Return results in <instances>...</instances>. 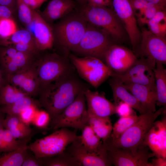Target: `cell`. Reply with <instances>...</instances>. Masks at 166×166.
<instances>
[{"mask_svg":"<svg viewBox=\"0 0 166 166\" xmlns=\"http://www.w3.org/2000/svg\"><path fill=\"white\" fill-rule=\"evenodd\" d=\"M87 88L74 71L41 86L38 93L39 102L49 113L51 120L60 114L81 91Z\"/></svg>","mask_w":166,"mask_h":166,"instance_id":"obj_1","label":"cell"},{"mask_svg":"<svg viewBox=\"0 0 166 166\" xmlns=\"http://www.w3.org/2000/svg\"><path fill=\"white\" fill-rule=\"evenodd\" d=\"M88 22L76 8L51 25L56 45L61 54L69 57L80 43Z\"/></svg>","mask_w":166,"mask_h":166,"instance_id":"obj_2","label":"cell"},{"mask_svg":"<svg viewBox=\"0 0 166 166\" xmlns=\"http://www.w3.org/2000/svg\"><path fill=\"white\" fill-rule=\"evenodd\" d=\"M76 9L89 23L102 29L120 45L129 41L123 23L113 8L104 6H92L87 4L78 5Z\"/></svg>","mask_w":166,"mask_h":166,"instance_id":"obj_3","label":"cell"},{"mask_svg":"<svg viewBox=\"0 0 166 166\" xmlns=\"http://www.w3.org/2000/svg\"><path fill=\"white\" fill-rule=\"evenodd\" d=\"M165 112L166 110L162 107L154 113L140 114L136 121L119 138L114 141L105 142L115 147L137 151L155 120Z\"/></svg>","mask_w":166,"mask_h":166,"instance_id":"obj_4","label":"cell"},{"mask_svg":"<svg viewBox=\"0 0 166 166\" xmlns=\"http://www.w3.org/2000/svg\"><path fill=\"white\" fill-rule=\"evenodd\" d=\"M78 136L76 131H71L66 128H62L49 135L36 140L28 146V148L37 158L51 157L65 151Z\"/></svg>","mask_w":166,"mask_h":166,"instance_id":"obj_5","label":"cell"},{"mask_svg":"<svg viewBox=\"0 0 166 166\" xmlns=\"http://www.w3.org/2000/svg\"><path fill=\"white\" fill-rule=\"evenodd\" d=\"M115 44L106 31L88 22L80 43L73 52L82 57H95L104 62L105 52L110 46Z\"/></svg>","mask_w":166,"mask_h":166,"instance_id":"obj_6","label":"cell"},{"mask_svg":"<svg viewBox=\"0 0 166 166\" xmlns=\"http://www.w3.org/2000/svg\"><path fill=\"white\" fill-rule=\"evenodd\" d=\"M34 65L40 88L74 71L69 57L56 53L45 55Z\"/></svg>","mask_w":166,"mask_h":166,"instance_id":"obj_7","label":"cell"},{"mask_svg":"<svg viewBox=\"0 0 166 166\" xmlns=\"http://www.w3.org/2000/svg\"><path fill=\"white\" fill-rule=\"evenodd\" d=\"M69 57L80 77L95 88L112 77L113 73L103 61L97 58L80 57L71 53Z\"/></svg>","mask_w":166,"mask_h":166,"instance_id":"obj_8","label":"cell"},{"mask_svg":"<svg viewBox=\"0 0 166 166\" xmlns=\"http://www.w3.org/2000/svg\"><path fill=\"white\" fill-rule=\"evenodd\" d=\"M85 90L81 91L60 114L51 120L50 128L57 130L62 128L70 127L81 129L88 124Z\"/></svg>","mask_w":166,"mask_h":166,"instance_id":"obj_9","label":"cell"},{"mask_svg":"<svg viewBox=\"0 0 166 166\" xmlns=\"http://www.w3.org/2000/svg\"><path fill=\"white\" fill-rule=\"evenodd\" d=\"M108 159L115 166H150L148 160L153 157V153L143 142L136 151L113 147L103 142Z\"/></svg>","mask_w":166,"mask_h":166,"instance_id":"obj_10","label":"cell"},{"mask_svg":"<svg viewBox=\"0 0 166 166\" xmlns=\"http://www.w3.org/2000/svg\"><path fill=\"white\" fill-rule=\"evenodd\" d=\"M156 65L154 61L140 57L126 72L121 74L113 73L112 77H117L124 83L136 84L156 89L154 72Z\"/></svg>","mask_w":166,"mask_h":166,"instance_id":"obj_11","label":"cell"},{"mask_svg":"<svg viewBox=\"0 0 166 166\" xmlns=\"http://www.w3.org/2000/svg\"><path fill=\"white\" fill-rule=\"evenodd\" d=\"M140 41L133 51L138 58L143 57L163 65L166 64V39L158 36L148 29L141 30Z\"/></svg>","mask_w":166,"mask_h":166,"instance_id":"obj_12","label":"cell"},{"mask_svg":"<svg viewBox=\"0 0 166 166\" xmlns=\"http://www.w3.org/2000/svg\"><path fill=\"white\" fill-rule=\"evenodd\" d=\"M113 8L124 24L133 51L141 39V31L128 0H112Z\"/></svg>","mask_w":166,"mask_h":166,"instance_id":"obj_13","label":"cell"},{"mask_svg":"<svg viewBox=\"0 0 166 166\" xmlns=\"http://www.w3.org/2000/svg\"><path fill=\"white\" fill-rule=\"evenodd\" d=\"M26 26L38 50H45L53 47L54 39L51 25L44 19L40 14L33 10L32 20Z\"/></svg>","mask_w":166,"mask_h":166,"instance_id":"obj_14","label":"cell"},{"mask_svg":"<svg viewBox=\"0 0 166 166\" xmlns=\"http://www.w3.org/2000/svg\"><path fill=\"white\" fill-rule=\"evenodd\" d=\"M137 58L133 51L115 44L110 46L105 52L104 62L114 73L121 74L127 70Z\"/></svg>","mask_w":166,"mask_h":166,"instance_id":"obj_15","label":"cell"},{"mask_svg":"<svg viewBox=\"0 0 166 166\" xmlns=\"http://www.w3.org/2000/svg\"><path fill=\"white\" fill-rule=\"evenodd\" d=\"M78 136L77 139L67 146L65 150L81 166L112 165L108 159L106 151L104 146V148L99 152L90 151L82 144Z\"/></svg>","mask_w":166,"mask_h":166,"instance_id":"obj_16","label":"cell"},{"mask_svg":"<svg viewBox=\"0 0 166 166\" xmlns=\"http://www.w3.org/2000/svg\"><path fill=\"white\" fill-rule=\"evenodd\" d=\"M143 142L156 157L166 158V117L155 121L148 132Z\"/></svg>","mask_w":166,"mask_h":166,"instance_id":"obj_17","label":"cell"},{"mask_svg":"<svg viewBox=\"0 0 166 166\" xmlns=\"http://www.w3.org/2000/svg\"><path fill=\"white\" fill-rule=\"evenodd\" d=\"M88 113L102 117H110L116 113L115 105L108 100L105 95L88 88L84 91Z\"/></svg>","mask_w":166,"mask_h":166,"instance_id":"obj_18","label":"cell"},{"mask_svg":"<svg viewBox=\"0 0 166 166\" xmlns=\"http://www.w3.org/2000/svg\"><path fill=\"white\" fill-rule=\"evenodd\" d=\"M124 84L139 102L144 113H154L156 111L157 94L156 88L136 84Z\"/></svg>","mask_w":166,"mask_h":166,"instance_id":"obj_19","label":"cell"},{"mask_svg":"<svg viewBox=\"0 0 166 166\" xmlns=\"http://www.w3.org/2000/svg\"><path fill=\"white\" fill-rule=\"evenodd\" d=\"M78 5L73 0H51L40 14L51 25L54 21L65 16L76 9Z\"/></svg>","mask_w":166,"mask_h":166,"instance_id":"obj_20","label":"cell"},{"mask_svg":"<svg viewBox=\"0 0 166 166\" xmlns=\"http://www.w3.org/2000/svg\"><path fill=\"white\" fill-rule=\"evenodd\" d=\"M108 82L113 92L114 105L123 101L138 111L140 114L144 113L139 102L121 81L116 77H111Z\"/></svg>","mask_w":166,"mask_h":166,"instance_id":"obj_21","label":"cell"},{"mask_svg":"<svg viewBox=\"0 0 166 166\" xmlns=\"http://www.w3.org/2000/svg\"><path fill=\"white\" fill-rule=\"evenodd\" d=\"M88 124L91 127L103 142H106L110 137L113 129L110 117H98L88 113Z\"/></svg>","mask_w":166,"mask_h":166,"instance_id":"obj_22","label":"cell"},{"mask_svg":"<svg viewBox=\"0 0 166 166\" xmlns=\"http://www.w3.org/2000/svg\"><path fill=\"white\" fill-rule=\"evenodd\" d=\"M163 64L156 63L154 69L157 94L156 105L163 107L166 110V70Z\"/></svg>","mask_w":166,"mask_h":166,"instance_id":"obj_23","label":"cell"},{"mask_svg":"<svg viewBox=\"0 0 166 166\" xmlns=\"http://www.w3.org/2000/svg\"><path fill=\"white\" fill-rule=\"evenodd\" d=\"M82 133L78 138L82 144L87 149L97 152L104 148L102 141L88 124L81 129Z\"/></svg>","mask_w":166,"mask_h":166,"instance_id":"obj_24","label":"cell"},{"mask_svg":"<svg viewBox=\"0 0 166 166\" xmlns=\"http://www.w3.org/2000/svg\"><path fill=\"white\" fill-rule=\"evenodd\" d=\"M40 106L39 101L27 96L12 104L2 105L1 108L2 111L6 114L19 115L24 110L28 107L33 106L37 108Z\"/></svg>","mask_w":166,"mask_h":166,"instance_id":"obj_25","label":"cell"},{"mask_svg":"<svg viewBox=\"0 0 166 166\" xmlns=\"http://www.w3.org/2000/svg\"><path fill=\"white\" fill-rule=\"evenodd\" d=\"M148 29L154 34L163 38L166 37V10L157 12L148 22Z\"/></svg>","mask_w":166,"mask_h":166,"instance_id":"obj_26","label":"cell"},{"mask_svg":"<svg viewBox=\"0 0 166 166\" xmlns=\"http://www.w3.org/2000/svg\"><path fill=\"white\" fill-rule=\"evenodd\" d=\"M27 96L20 89L8 82L5 83L0 89V104H10Z\"/></svg>","mask_w":166,"mask_h":166,"instance_id":"obj_27","label":"cell"},{"mask_svg":"<svg viewBox=\"0 0 166 166\" xmlns=\"http://www.w3.org/2000/svg\"><path fill=\"white\" fill-rule=\"evenodd\" d=\"M40 159L44 166H81L65 150L56 155Z\"/></svg>","mask_w":166,"mask_h":166,"instance_id":"obj_28","label":"cell"},{"mask_svg":"<svg viewBox=\"0 0 166 166\" xmlns=\"http://www.w3.org/2000/svg\"><path fill=\"white\" fill-rule=\"evenodd\" d=\"M138 117L136 113L128 117H120L113 126L110 137L106 141H113L117 139L136 121Z\"/></svg>","mask_w":166,"mask_h":166,"instance_id":"obj_29","label":"cell"},{"mask_svg":"<svg viewBox=\"0 0 166 166\" xmlns=\"http://www.w3.org/2000/svg\"><path fill=\"white\" fill-rule=\"evenodd\" d=\"M40 87V83L33 64L30 73L18 89L30 97L38 93Z\"/></svg>","mask_w":166,"mask_h":166,"instance_id":"obj_30","label":"cell"},{"mask_svg":"<svg viewBox=\"0 0 166 166\" xmlns=\"http://www.w3.org/2000/svg\"><path fill=\"white\" fill-rule=\"evenodd\" d=\"M28 146L8 152L0 157V166H22Z\"/></svg>","mask_w":166,"mask_h":166,"instance_id":"obj_31","label":"cell"},{"mask_svg":"<svg viewBox=\"0 0 166 166\" xmlns=\"http://www.w3.org/2000/svg\"><path fill=\"white\" fill-rule=\"evenodd\" d=\"M4 40L3 43L10 45L9 46L16 44H30L36 46L32 36L26 29L18 30L10 37Z\"/></svg>","mask_w":166,"mask_h":166,"instance_id":"obj_32","label":"cell"},{"mask_svg":"<svg viewBox=\"0 0 166 166\" xmlns=\"http://www.w3.org/2000/svg\"><path fill=\"white\" fill-rule=\"evenodd\" d=\"M32 137L17 140L8 129H4L3 138L2 140L7 152L18 149L27 145V144Z\"/></svg>","mask_w":166,"mask_h":166,"instance_id":"obj_33","label":"cell"},{"mask_svg":"<svg viewBox=\"0 0 166 166\" xmlns=\"http://www.w3.org/2000/svg\"><path fill=\"white\" fill-rule=\"evenodd\" d=\"M162 10L166 9L148 2L144 9L135 15L138 24L141 26L146 25L148 21L157 12Z\"/></svg>","mask_w":166,"mask_h":166,"instance_id":"obj_34","label":"cell"},{"mask_svg":"<svg viewBox=\"0 0 166 166\" xmlns=\"http://www.w3.org/2000/svg\"><path fill=\"white\" fill-rule=\"evenodd\" d=\"M34 53L18 51L15 56L12 60L18 67L19 71L25 69L31 66Z\"/></svg>","mask_w":166,"mask_h":166,"instance_id":"obj_35","label":"cell"},{"mask_svg":"<svg viewBox=\"0 0 166 166\" xmlns=\"http://www.w3.org/2000/svg\"><path fill=\"white\" fill-rule=\"evenodd\" d=\"M17 24L12 18L0 19V37L9 38L18 30Z\"/></svg>","mask_w":166,"mask_h":166,"instance_id":"obj_36","label":"cell"},{"mask_svg":"<svg viewBox=\"0 0 166 166\" xmlns=\"http://www.w3.org/2000/svg\"><path fill=\"white\" fill-rule=\"evenodd\" d=\"M16 4L19 18L26 26L32 20L33 10L30 8L23 0H16Z\"/></svg>","mask_w":166,"mask_h":166,"instance_id":"obj_37","label":"cell"},{"mask_svg":"<svg viewBox=\"0 0 166 166\" xmlns=\"http://www.w3.org/2000/svg\"><path fill=\"white\" fill-rule=\"evenodd\" d=\"M8 130L16 139H22L33 136V131L29 124L23 122L16 127Z\"/></svg>","mask_w":166,"mask_h":166,"instance_id":"obj_38","label":"cell"},{"mask_svg":"<svg viewBox=\"0 0 166 166\" xmlns=\"http://www.w3.org/2000/svg\"><path fill=\"white\" fill-rule=\"evenodd\" d=\"M51 118L49 113L45 111H41L39 112L35 120L34 124L38 128H45L49 125Z\"/></svg>","mask_w":166,"mask_h":166,"instance_id":"obj_39","label":"cell"},{"mask_svg":"<svg viewBox=\"0 0 166 166\" xmlns=\"http://www.w3.org/2000/svg\"><path fill=\"white\" fill-rule=\"evenodd\" d=\"M115 105L116 113L120 117H128L136 113L131 107L124 102L120 101Z\"/></svg>","mask_w":166,"mask_h":166,"instance_id":"obj_40","label":"cell"},{"mask_svg":"<svg viewBox=\"0 0 166 166\" xmlns=\"http://www.w3.org/2000/svg\"><path fill=\"white\" fill-rule=\"evenodd\" d=\"M18 51L11 46H8L3 49L0 53V63L1 65L12 60Z\"/></svg>","mask_w":166,"mask_h":166,"instance_id":"obj_41","label":"cell"},{"mask_svg":"<svg viewBox=\"0 0 166 166\" xmlns=\"http://www.w3.org/2000/svg\"><path fill=\"white\" fill-rule=\"evenodd\" d=\"M23 121L20 115L7 114L4 122V127L10 129L16 127Z\"/></svg>","mask_w":166,"mask_h":166,"instance_id":"obj_42","label":"cell"},{"mask_svg":"<svg viewBox=\"0 0 166 166\" xmlns=\"http://www.w3.org/2000/svg\"><path fill=\"white\" fill-rule=\"evenodd\" d=\"M40 158H37L34 154L27 150L22 166H43Z\"/></svg>","mask_w":166,"mask_h":166,"instance_id":"obj_43","label":"cell"},{"mask_svg":"<svg viewBox=\"0 0 166 166\" xmlns=\"http://www.w3.org/2000/svg\"><path fill=\"white\" fill-rule=\"evenodd\" d=\"M135 15L142 11L148 2L146 0H128Z\"/></svg>","mask_w":166,"mask_h":166,"instance_id":"obj_44","label":"cell"},{"mask_svg":"<svg viewBox=\"0 0 166 166\" xmlns=\"http://www.w3.org/2000/svg\"><path fill=\"white\" fill-rule=\"evenodd\" d=\"M37 108L34 106H31L24 110L19 115L22 121L29 124L33 116L35 109Z\"/></svg>","mask_w":166,"mask_h":166,"instance_id":"obj_45","label":"cell"},{"mask_svg":"<svg viewBox=\"0 0 166 166\" xmlns=\"http://www.w3.org/2000/svg\"><path fill=\"white\" fill-rule=\"evenodd\" d=\"M87 4L92 6H104L113 8L112 0H87Z\"/></svg>","mask_w":166,"mask_h":166,"instance_id":"obj_46","label":"cell"},{"mask_svg":"<svg viewBox=\"0 0 166 166\" xmlns=\"http://www.w3.org/2000/svg\"><path fill=\"white\" fill-rule=\"evenodd\" d=\"M32 10H36L39 8L47 0H23Z\"/></svg>","mask_w":166,"mask_h":166,"instance_id":"obj_47","label":"cell"},{"mask_svg":"<svg viewBox=\"0 0 166 166\" xmlns=\"http://www.w3.org/2000/svg\"><path fill=\"white\" fill-rule=\"evenodd\" d=\"M13 12L9 7L0 5V19L11 18Z\"/></svg>","mask_w":166,"mask_h":166,"instance_id":"obj_48","label":"cell"},{"mask_svg":"<svg viewBox=\"0 0 166 166\" xmlns=\"http://www.w3.org/2000/svg\"><path fill=\"white\" fill-rule=\"evenodd\" d=\"M150 166H166V158L156 157L153 158L150 162Z\"/></svg>","mask_w":166,"mask_h":166,"instance_id":"obj_49","label":"cell"},{"mask_svg":"<svg viewBox=\"0 0 166 166\" xmlns=\"http://www.w3.org/2000/svg\"><path fill=\"white\" fill-rule=\"evenodd\" d=\"M0 5L9 7L13 11L17 8L16 0H0Z\"/></svg>","mask_w":166,"mask_h":166,"instance_id":"obj_50","label":"cell"},{"mask_svg":"<svg viewBox=\"0 0 166 166\" xmlns=\"http://www.w3.org/2000/svg\"><path fill=\"white\" fill-rule=\"evenodd\" d=\"M148 2L166 9V0H146Z\"/></svg>","mask_w":166,"mask_h":166,"instance_id":"obj_51","label":"cell"},{"mask_svg":"<svg viewBox=\"0 0 166 166\" xmlns=\"http://www.w3.org/2000/svg\"><path fill=\"white\" fill-rule=\"evenodd\" d=\"M4 114L0 108V129L3 128L4 122L5 119Z\"/></svg>","mask_w":166,"mask_h":166,"instance_id":"obj_52","label":"cell"},{"mask_svg":"<svg viewBox=\"0 0 166 166\" xmlns=\"http://www.w3.org/2000/svg\"><path fill=\"white\" fill-rule=\"evenodd\" d=\"M7 152L2 141L0 140V152Z\"/></svg>","mask_w":166,"mask_h":166,"instance_id":"obj_53","label":"cell"},{"mask_svg":"<svg viewBox=\"0 0 166 166\" xmlns=\"http://www.w3.org/2000/svg\"><path fill=\"white\" fill-rule=\"evenodd\" d=\"M3 73L0 69V89L2 86L4 84V80L3 77Z\"/></svg>","mask_w":166,"mask_h":166,"instance_id":"obj_54","label":"cell"},{"mask_svg":"<svg viewBox=\"0 0 166 166\" xmlns=\"http://www.w3.org/2000/svg\"><path fill=\"white\" fill-rule=\"evenodd\" d=\"M77 3L78 5L82 6L87 4V0H73Z\"/></svg>","mask_w":166,"mask_h":166,"instance_id":"obj_55","label":"cell"},{"mask_svg":"<svg viewBox=\"0 0 166 166\" xmlns=\"http://www.w3.org/2000/svg\"><path fill=\"white\" fill-rule=\"evenodd\" d=\"M4 129L3 128L0 129V140L2 141L4 134Z\"/></svg>","mask_w":166,"mask_h":166,"instance_id":"obj_56","label":"cell"}]
</instances>
